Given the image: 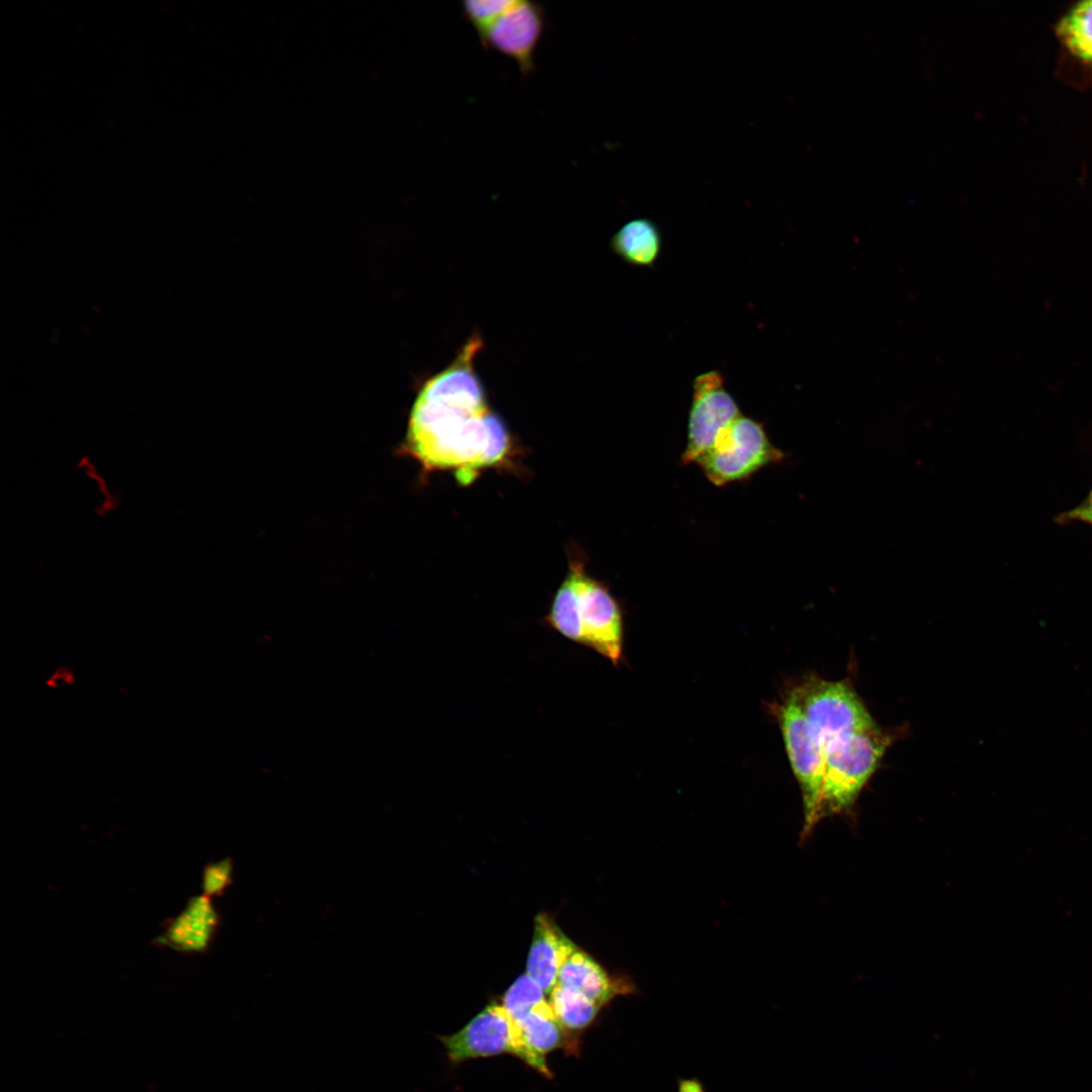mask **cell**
I'll use <instances>...</instances> for the list:
<instances>
[{
    "label": "cell",
    "instance_id": "obj_13",
    "mask_svg": "<svg viewBox=\"0 0 1092 1092\" xmlns=\"http://www.w3.org/2000/svg\"><path fill=\"white\" fill-rule=\"evenodd\" d=\"M517 1024L526 1046L536 1056L546 1059V1054L557 1049L577 1052L578 1044L569 1037L546 1001L518 1019Z\"/></svg>",
    "mask_w": 1092,
    "mask_h": 1092
},
{
    "label": "cell",
    "instance_id": "obj_8",
    "mask_svg": "<svg viewBox=\"0 0 1092 1092\" xmlns=\"http://www.w3.org/2000/svg\"><path fill=\"white\" fill-rule=\"evenodd\" d=\"M739 416V407L726 390L720 372L713 370L697 376L693 383L688 443L682 460L687 463L696 462L714 445L720 433Z\"/></svg>",
    "mask_w": 1092,
    "mask_h": 1092
},
{
    "label": "cell",
    "instance_id": "obj_3",
    "mask_svg": "<svg viewBox=\"0 0 1092 1092\" xmlns=\"http://www.w3.org/2000/svg\"><path fill=\"white\" fill-rule=\"evenodd\" d=\"M891 739L880 729L834 736L824 743L819 819L852 808Z\"/></svg>",
    "mask_w": 1092,
    "mask_h": 1092
},
{
    "label": "cell",
    "instance_id": "obj_20",
    "mask_svg": "<svg viewBox=\"0 0 1092 1092\" xmlns=\"http://www.w3.org/2000/svg\"><path fill=\"white\" fill-rule=\"evenodd\" d=\"M1057 520L1061 524L1082 522L1092 526V489L1078 507L1061 514Z\"/></svg>",
    "mask_w": 1092,
    "mask_h": 1092
},
{
    "label": "cell",
    "instance_id": "obj_9",
    "mask_svg": "<svg viewBox=\"0 0 1092 1092\" xmlns=\"http://www.w3.org/2000/svg\"><path fill=\"white\" fill-rule=\"evenodd\" d=\"M546 19L541 4L514 0L479 37L485 49L494 50L514 60L524 76L534 72V53L545 30Z\"/></svg>",
    "mask_w": 1092,
    "mask_h": 1092
},
{
    "label": "cell",
    "instance_id": "obj_18",
    "mask_svg": "<svg viewBox=\"0 0 1092 1092\" xmlns=\"http://www.w3.org/2000/svg\"><path fill=\"white\" fill-rule=\"evenodd\" d=\"M513 3L514 0H471L462 3V10L480 37Z\"/></svg>",
    "mask_w": 1092,
    "mask_h": 1092
},
{
    "label": "cell",
    "instance_id": "obj_6",
    "mask_svg": "<svg viewBox=\"0 0 1092 1092\" xmlns=\"http://www.w3.org/2000/svg\"><path fill=\"white\" fill-rule=\"evenodd\" d=\"M779 720L787 754L799 783L803 807V835L819 821L824 772V745L793 694L779 710Z\"/></svg>",
    "mask_w": 1092,
    "mask_h": 1092
},
{
    "label": "cell",
    "instance_id": "obj_7",
    "mask_svg": "<svg viewBox=\"0 0 1092 1092\" xmlns=\"http://www.w3.org/2000/svg\"><path fill=\"white\" fill-rule=\"evenodd\" d=\"M794 694L823 745L837 735L879 729L845 680L813 678Z\"/></svg>",
    "mask_w": 1092,
    "mask_h": 1092
},
{
    "label": "cell",
    "instance_id": "obj_1",
    "mask_svg": "<svg viewBox=\"0 0 1092 1092\" xmlns=\"http://www.w3.org/2000/svg\"><path fill=\"white\" fill-rule=\"evenodd\" d=\"M481 340L471 338L454 362L429 379L410 417L406 449L426 470H454L468 483L477 470L502 463L511 438L489 410L473 358Z\"/></svg>",
    "mask_w": 1092,
    "mask_h": 1092
},
{
    "label": "cell",
    "instance_id": "obj_11",
    "mask_svg": "<svg viewBox=\"0 0 1092 1092\" xmlns=\"http://www.w3.org/2000/svg\"><path fill=\"white\" fill-rule=\"evenodd\" d=\"M557 985L581 993L601 1007L607 1006L618 996L638 993L631 980L610 975L597 961L577 946L563 962L558 973Z\"/></svg>",
    "mask_w": 1092,
    "mask_h": 1092
},
{
    "label": "cell",
    "instance_id": "obj_15",
    "mask_svg": "<svg viewBox=\"0 0 1092 1092\" xmlns=\"http://www.w3.org/2000/svg\"><path fill=\"white\" fill-rule=\"evenodd\" d=\"M548 1001L570 1038L571 1034H579L588 1028L603 1008L581 993L560 985L553 988Z\"/></svg>",
    "mask_w": 1092,
    "mask_h": 1092
},
{
    "label": "cell",
    "instance_id": "obj_16",
    "mask_svg": "<svg viewBox=\"0 0 1092 1092\" xmlns=\"http://www.w3.org/2000/svg\"><path fill=\"white\" fill-rule=\"evenodd\" d=\"M1057 34L1074 56L1092 62V0L1072 8L1060 20Z\"/></svg>",
    "mask_w": 1092,
    "mask_h": 1092
},
{
    "label": "cell",
    "instance_id": "obj_2",
    "mask_svg": "<svg viewBox=\"0 0 1092 1092\" xmlns=\"http://www.w3.org/2000/svg\"><path fill=\"white\" fill-rule=\"evenodd\" d=\"M546 622L565 638L589 647L617 663L622 654L623 623L619 606L605 585L572 560L558 587Z\"/></svg>",
    "mask_w": 1092,
    "mask_h": 1092
},
{
    "label": "cell",
    "instance_id": "obj_10",
    "mask_svg": "<svg viewBox=\"0 0 1092 1092\" xmlns=\"http://www.w3.org/2000/svg\"><path fill=\"white\" fill-rule=\"evenodd\" d=\"M221 924V915L213 899L202 893L187 900L184 907L162 923V931L152 943L184 954H202L209 950Z\"/></svg>",
    "mask_w": 1092,
    "mask_h": 1092
},
{
    "label": "cell",
    "instance_id": "obj_14",
    "mask_svg": "<svg viewBox=\"0 0 1092 1092\" xmlns=\"http://www.w3.org/2000/svg\"><path fill=\"white\" fill-rule=\"evenodd\" d=\"M611 246L629 264L650 267L659 257L661 235L649 218H634L618 230L611 240Z\"/></svg>",
    "mask_w": 1092,
    "mask_h": 1092
},
{
    "label": "cell",
    "instance_id": "obj_17",
    "mask_svg": "<svg viewBox=\"0 0 1092 1092\" xmlns=\"http://www.w3.org/2000/svg\"><path fill=\"white\" fill-rule=\"evenodd\" d=\"M545 992L528 974L520 976L506 991L502 1006L513 1020L546 1002Z\"/></svg>",
    "mask_w": 1092,
    "mask_h": 1092
},
{
    "label": "cell",
    "instance_id": "obj_5",
    "mask_svg": "<svg viewBox=\"0 0 1092 1092\" xmlns=\"http://www.w3.org/2000/svg\"><path fill=\"white\" fill-rule=\"evenodd\" d=\"M782 457L783 453L770 443L762 426L741 415L696 462L711 482L723 485L748 477Z\"/></svg>",
    "mask_w": 1092,
    "mask_h": 1092
},
{
    "label": "cell",
    "instance_id": "obj_19",
    "mask_svg": "<svg viewBox=\"0 0 1092 1092\" xmlns=\"http://www.w3.org/2000/svg\"><path fill=\"white\" fill-rule=\"evenodd\" d=\"M234 860L230 856L207 862L202 869V894L212 899L222 896L234 882Z\"/></svg>",
    "mask_w": 1092,
    "mask_h": 1092
},
{
    "label": "cell",
    "instance_id": "obj_4",
    "mask_svg": "<svg viewBox=\"0 0 1092 1092\" xmlns=\"http://www.w3.org/2000/svg\"><path fill=\"white\" fill-rule=\"evenodd\" d=\"M453 1064L500 1054L518 1057L547 1078L552 1077L546 1059L533 1054L502 1004L491 1003L453 1034L440 1036Z\"/></svg>",
    "mask_w": 1092,
    "mask_h": 1092
},
{
    "label": "cell",
    "instance_id": "obj_12",
    "mask_svg": "<svg viewBox=\"0 0 1092 1092\" xmlns=\"http://www.w3.org/2000/svg\"><path fill=\"white\" fill-rule=\"evenodd\" d=\"M575 947L548 915L544 913L537 915L533 940L527 958L526 974L549 995L557 985L558 973L563 962Z\"/></svg>",
    "mask_w": 1092,
    "mask_h": 1092
}]
</instances>
